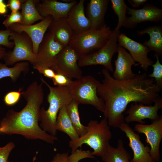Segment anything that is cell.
<instances>
[{
	"label": "cell",
	"mask_w": 162,
	"mask_h": 162,
	"mask_svg": "<svg viewBox=\"0 0 162 162\" xmlns=\"http://www.w3.org/2000/svg\"><path fill=\"white\" fill-rule=\"evenodd\" d=\"M86 127L87 131L84 135L75 140L69 142L71 153L83 144H86L93 149L92 155L101 157L107 149L112 137L107 119L104 118L100 122L91 120Z\"/></svg>",
	"instance_id": "4"
},
{
	"label": "cell",
	"mask_w": 162,
	"mask_h": 162,
	"mask_svg": "<svg viewBox=\"0 0 162 162\" xmlns=\"http://www.w3.org/2000/svg\"><path fill=\"white\" fill-rule=\"evenodd\" d=\"M127 12L130 16L127 17L123 26L127 28H134L143 22H158L162 19V9L149 4L140 9L128 7Z\"/></svg>",
	"instance_id": "14"
},
{
	"label": "cell",
	"mask_w": 162,
	"mask_h": 162,
	"mask_svg": "<svg viewBox=\"0 0 162 162\" xmlns=\"http://www.w3.org/2000/svg\"><path fill=\"white\" fill-rule=\"evenodd\" d=\"M35 2L32 0H25L22 4L21 13L22 17V24L31 25L35 22L42 20L45 18L37 10Z\"/></svg>",
	"instance_id": "25"
},
{
	"label": "cell",
	"mask_w": 162,
	"mask_h": 162,
	"mask_svg": "<svg viewBox=\"0 0 162 162\" xmlns=\"http://www.w3.org/2000/svg\"><path fill=\"white\" fill-rule=\"evenodd\" d=\"M78 60L74 51L68 46L64 47L58 55L51 68L56 73L62 74L70 79H79L83 76L78 64Z\"/></svg>",
	"instance_id": "9"
},
{
	"label": "cell",
	"mask_w": 162,
	"mask_h": 162,
	"mask_svg": "<svg viewBox=\"0 0 162 162\" xmlns=\"http://www.w3.org/2000/svg\"><path fill=\"white\" fill-rule=\"evenodd\" d=\"M148 34L150 36L148 41H145L143 44L150 50L154 51V56L162 55V28L159 26H153L138 31V35H142Z\"/></svg>",
	"instance_id": "22"
},
{
	"label": "cell",
	"mask_w": 162,
	"mask_h": 162,
	"mask_svg": "<svg viewBox=\"0 0 162 162\" xmlns=\"http://www.w3.org/2000/svg\"><path fill=\"white\" fill-rule=\"evenodd\" d=\"M88 158H94L95 157L92 155L90 150H83L81 148L77 149L72 153L68 156V160L69 162H79L82 159Z\"/></svg>",
	"instance_id": "30"
},
{
	"label": "cell",
	"mask_w": 162,
	"mask_h": 162,
	"mask_svg": "<svg viewBox=\"0 0 162 162\" xmlns=\"http://www.w3.org/2000/svg\"><path fill=\"white\" fill-rule=\"evenodd\" d=\"M66 106L62 107L59 111L56 120V129L57 130L67 134L71 140H75L79 136L68 115Z\"/></svg>",
	"instance_id": "24"
},
{
	"label": "cell",
	"mask_w": 162,
	"mask_h": 162,
	"mask_svg": "<svg viewBox=\"0 0 162 162\" xmlns=\"http://www.w3.org/2000/svg\"><path fill=\"white\" fill-rule=\"evenodd\" d=\"M162 108V98L160 96L155 101L154 105L134 103L125 113L128 115L124 117L125 122L128 124L135 122L144 124L145 122L143 120L145 119L154 121L159 117L158 112Z\"/></svg>",
	"instance_id": "12"
},
{
	"label": "cell",
	"mask_w": 162,
	"mask_h": 162,
	"mask_svg": "<svg viewBox=\"0 0 162 162\" xmlns=\"http://www.w3.org/2000/svg\"><path fill=\"white\" fill-rule=\"evenodd\" d=\"M109 2L108 0H90L87 6L86 16L91 22V29H99L105 24L104 17Z\"/></svg>",
	"instance_id": "20"
},
{
	"label": "cell",
	"mask_w": 162,
	"mask_h": 162,
	"mask_svg": "<svg viewBox=\"0 0 162 162\" xmlns=\"http://www.w3.org/2000/svg\"><path fill=\"white\" fill-rule=\"evenodd\" d=\"M128 2L134 7H138L144 4L147 1L146 0H128Z\"/></svg>",
	"instance_id": "39"
},
{
	"label": "cell",
	"mask_w": 162,
	"mask_h": 162,
	"mask_svg": "<svg viewBox=\"0 0 162 162\" xmlns=\"http://www.w3.org/2000/svg\"><path fill=\"white\" fill-rule=\"evenodd\" d=\"M80 104L73 99L70 103L66 106L68 115L73 125L79 136L84 135L87 131L86 126L81 122L78 110Z\"/></svg>",
	"instance_id": "26"
},
{
	"label": "cell",
	"mask_w": 162,
	"mask_h": 162,
	"mask_svg": "<svg viewBox=\"0 0 162 162\" xmlns=\"http://www.w3.org/2000/svg\"><path fill=\"white\" fill-rule=\"evenodd\" d=\"M29 64L27 62L17 63L12 67H9L5 64L0 63V80L6 77H10L16 81L22 73L28 71Z\"/></svg>",
	"instance_id": "27"
},
{
	"label": "cell",
	"mask_w": 162,
	"mask_h": 162,
	"mask_svg": "<svg viewBox=\"0 0 162 162\" xmlns=\"http://www.w3.org/2000/svg\"><path fill=\"white\" fill-rule=\"evenodd\" d=\"M22 21V17L21 13L19 11L11 12L10 14L8 15L3 24L7 29H8L14 24L18 23L21 24Z\"/></svg>",
	"instance_id": "32"
},
{
	"label": "cell",
	"mask_w": 162,
	"mask_h": 162,
	"mask_svg": "<svg viewBox=\"0 0 162 162\" xmlns=\"http://www.w3.org/2000/svg\"><path fill=\"white\" fill-rule=\"evenodd\" d=\"M53 21L50 16L45 17L39 22L34 25H24L16 23L13 24L8 29L18 32H24L30 38L33 44V52L38 54L39 46L47 28Z\"/></svg>",
	"instance_id": "15"
},
{
	"label": "cell",
	"mask_w": 162,
	"mask_h": 162,
	"mask_svg": "<svg viewBox=\"0 0 162 162\" xmlns=\"http://www.w3.org/2000/svg\"><path fill=\"white\" fill-rule=\"evenodd\" d=\"M118 128L124 132L129 140V146L133 152L130 162H155L150 154V148L141 141L139 135L128 124L124 122Z\"/></svg>",
	"instance_id": "16"
},
{
	"label": "cell",
	"mask_w": 162,
	"mask_h": 162,
	"mask_svg": "<svg viewBox=\"0 0 162 162\" xmlns=\"http://www.w3.org/2000/svg\"><path fill=\"white\" fill-rule=\"evenodd\" d=\"M112 8L118 18V23L115 29L120 30V28L124 26L127 16L128 6L124 0H111Z\"/></svg>",
	"instance_id": "28"
},
{
	"label": "cell",
	"mask_w": 162,
	"mask_h": 162,
	"mask_svg": "<svg viewBox=\"0 0 162 162\" xmlns=\"http://www.w3.org/2000/svg\"><path fill=\"white\" fill-rule=\"evenodd\" d=\"M42 82L34 81L22 95L26 104L20 111L9 110L0 122V134L20 135L29 140H40L53 144L58 140L56 136L44 131L39 126L40 106L43 103L44 92Z\"/></svg>",
	"instance_id": "2"
},
{
	"label": "cell",
	"mask_w": 162,
	"mask_h": 162,
	"mask_svg": "<svg viewBox=\"0 0 162 162\" xmlns=\"http://www.w3.org/2000/svg\"><path fill=\"white\" fill-rule=\"evenodd\" d=\"M15 146L13 142H10L3 147H0V162H9V155Z\"/></svg>",
	"instance_id": "34"
},
{
	"label": "cell",
	"mask_w": 162,
	"mask_h": 162,
	"mask_svg": "<svg viewBox=\"0 0 162 162\" xmlns=\"http://www.w3.org/2000/svg\"><path fill=\"white\" fill-rule=\"evenodd\" d=\"M119 46L128 50L135 62L140 65V67L145 71L154 62L148 57L150 50L144 46L130 38L124 33H120L118 37Z\"/></svg>",
	"instance_id": "13"
},
{
	"label": "cell",
	"mask_w": 162,
	"mask_h": 162,
	"mask_svg": "<svg viewBox=\"0 0 162 162\" xmlns=\"http://www.w3.org/2000/svg\"><path fill=\"white\" fill-rule=\"evenodd\" d=\"M101 73L104 79L99 83L97 92L104 101V118L110 126L118 128L125 122L123 113L129 103L152 105L160 97L161 90L154 79L148 77L146 73L136 74L130 80H118L105 68Z\"/></svg>",
	"instance_id": "1"
},
{
	"label": "cell",
	"mask_w": 162,
	"mask_h": 162,
	"mask_svg": "<svg viewBox=\"0 0 162 162\" xmlns=\"http://www.w3.org/2000/svg\"><path fill=\"white\" fill-rule=\"evenodd\" d=\"M38 152H37L36 153V154H35V156H34L33 158L32 162H34L35 161V160L36 159V156L38 154Z\"/></svg>",
	"instance_id": "42"
},
{
	"label": "cell",
	"mask_w": 162,
	"mask_h": 162,
	"mask_svg": "<svg viewBox=\"0 0 162 162\" xmlns=\"http://www.w3.org/2000/svg\"><path fill=\"white\" fill-rule=\"evenodd\" d=\"M34 69L37 70L40 73L43 74L46 77L52 79L56 73L51 68H42L38 66H33Z\"/></svg>",
	"instance_id": "37"
},
{
	"label": "cell",
	"mask_w": 162,
	"mask_h": 162,
	"mask_svg": "<svg viewBox=\"0 0 162 162\" xmlns=\"http://www.w3.org/2000/svg\"><path fill=\"white\" fill-rule=\"evenodd\" d=\"M40 80L48 88L50 92L47 97L49 103L48 109L45 110L43 107L40 109V127L46 133L56 136L57 131L56 122L59 111L62 107L69 104L73 97L69 87L51 86L42 76Z\"/></svg>",
	"instance_id": "3"
},
{
	"label": "cell",
	"mask_w": 162,
	"mask_h": 162,
	"mask_svg": "<svg viewBox=\"0 0 162 162\" xmlns=\"http://www.w3.org/2000/svg\"><path fill=\"white\" fill-rule=\"evenodd\" d=\"M134 130L146 136V142L150 147V154L153 160L159 161L160 160L159 147L162 138V115L152 121L149 124H137Z\"/></svg>",
	"instance_id": "10"
},
{
	"label": "cell",
	"mask_w": 162,
	"mask_h": 162,
	"mask_svg": "<svg viewBox=\"0 0 162 162\" xmlns=\"http://www.w3.org/2000/svg\"><path fill=\"white\" fill-rule=\"evenodd\" d=\"M11 31L8 29L0 30V46L8 48H12L14 45V43L10 42L9 36Z\"/></svg>",
	"instance_id": "35"
},
{
	"label": "cell",
	"mask_w": 162,
	"mask_h": 162,
	"mask_svg": "<svg viewBox=\"0 0 162 162\" xmlns=\"http://www.w3.org/2000/svg\"><path fill=\"white\" fill-rule=\"evenodd\" d=\"M156 59L155 63L152 66L153 67L152 73L148 75V77L153 78L156 84L161 90L162 89V65L160 62L159 56H154Z\"/></svg>",
	"instance_id": "29"
},
{
	"label": "cell",
	"mask_w": 162,
	"mask_h": 162,
	"mask_svg": "<svg viewBox=\"0 0 162 162\" xmlns=\"http://www.w3.org/2000/svg\"><path fill=\"white\" fill-rule=\"evenodd\" d=\"M6 52L5 48L2 46H0V59L3 58Z\"/></svg>",
	"instance_id": "41"
},
{
	"label": "cell",
	"mask_w": 162,
	"mask_h": 162,
	"mask_svg": "<svg viewBox=\"0 0 162 162\" xmlns=\"http://www.w3.org/2000/svg\"><path fill=\"white\" fill-rule=\"evenodd\" d=\"M116 59L114 60L115 70L112 77L118 80L134 78L136 74L132 70L133 65H137L129 53L123 47L118 46Z\"/></svg>",
	"instance_id": "18"
},
{
	"label": "cell",
	"mask_w": 162,
	"mask_h": 162,
	"mask_svg": "<svg viewBox=\"0 0 162 162\" xmlns=\"http://www.w3.org/2000/svg\"><path fill=\"white\" fill-rule=\"evenodd\" d=\"M100 82L93 76L88 75L72 80L69 87L73 98L79 104L92 105L104 113L105 108L104 102L98 96L97 92Z\"/></svg>",
	"instance_id": "6"
},
{
	"label": "cell",
	"mask_w": 162,
	"mask_h": 162,
	"mask_svg": "<svg viewBox=\"0 0 162 162\" xmlns=\"http://www.w3.org/2000/svg\"><path fill=\"white\" fill-rule=\"evenodd\" d=\"M52 79L54 85L60 87H69L73 80L64 75L58 73H56Z\"/></svg>",
	"instance_id": "33"
},
{
	"label": "cell",
	"mask_w": 162,
	"mask_h": 162,
	"mask_svg": "<svg viewBox=\"0 0 162 162\" xmlns=\"http://www.w3.org/2000/svg\"><path fill=\"white\" fill-rule=\"evenodd\" d=\"M9 39L13 40L14 46L12 51L7 52L4 57L5 64L8 66L25 61L33 65L37 55L33 52V44L29 36L24 32L11 31Z\"/></svg>",
	"instance_id": "7"
},
{
	"label": "cell",
	"mask_w": 162,
	"mask_h": 162,
	"mask_svg": "<svg viewBox=\"0 0 162 162\" xmlns=\"http://www.w3.org/2000/svg\"><path fill=\"white\" fill-rule=\"evenodd\" d=\"M101 157L104 162H130L131 155L124 148L121 139L118 140L116 147L110 144Z\"/></svg>",
	"instance_id": "23"
},
{
	"label": "cell",
	"mask_w": 162,
	"mask_h": 162,
	"mask_svg": "<svg viewBox=\"0 0 162 162\" xmlns=\"http://www.w3.org/2000/svg\"><path fill=\"white\" fill-rule=\"evenodd\" d=\"M23 0H9L7 6L9 8L12 12H17L21 8L22 4L24 2Z\"/></svg>",
	"instance_id": "36"
},
{
	"label": "cell",
	"mask_w": 162,
	"mask_h": 162,
	"mask_svg": "<svg viewBox=\"0 0 162 162\" xmlns=\"http://www.w3.org/2000/svg\"><path fill=\"white\" fill-rule=\"evenodd\" d=\"M68 152L58 153L54 157L51 162H69Z\"/></svg>",
	"instance_id": "38"
},
{
	"label": "cell",
	"mask_w": 162,
	"mask_h": 162,
	"mask_svg": "<svg viewBox=\"0 0 162 162\" xmlns=\"http://www.w3.org/2000/svg\"><path fill=\"white\" fill-rule=\"evenodd\" d=\"M120 30H112L110 37L106 44L98 51L79 58L78 64L79 67L92 65H101L109 71H114L112 64L113 55L117 52L118 37Z\"/></svg>",
	"instance_id": "8"
},
{
	"label": "cell",
	"mask_w": 162,
	"mask_h": 162,
	"mask_svg": "<svg viewBox=\"0 0 162 162\" xmlns=\"http://www.w3.org/2000/svg\"><path fill=\"white\" fill-rule=\"evenodd\" d=\"M64 48L49 31L44 35L40 45L33 66L51 68L54 64L57 56Z\"/></svg>",
	"instance_id": "11"
},
{
	"label": "cell",
	"mask_w": 162,
	"mask_h": 162,
	"mask_svg": "<svg viewBox=\"0 0 162 162\" xmlns=\"http://www.w3.org/2000/svg\"><path fill=\"white\" fill-rule=\"evenodd\" d=\"M22 88H20L18 91H11L7 93L4 97V104L8 106H11L17 103L22 95Z\"/></svg>",
	"instance_id": "31"
},
{
	"label": "cell",
	"mask_w": 162,
	"mask_h": 162,
	"mask_svg": "<svg viewBox=\"0 0 162 162\" xmlns=\"http://www.w3.org/2000/svg\"><path fill=\"white\" fill-rule=\"evenodd\" d=\"M7 5L4 3L2 0H0V14H3L6 12Z\"/></svg>",
	"instance_id": "40"
},
{
	"label": "cell",
	"mask_w": 162,
	"mask_h": 162,
	"mask_svg": "<svg viewBox=\"0 0 162 162\" xmlns=\"http://www.w3.org/2000/svg\"><path fill=\"white\" fill-rule=\"evenodd\" d=\"M77 3L75 1L68 2H62L55 0H43L37 3L36 9L42 16L52 17L53 20L66 19L72 7Z\"/></svg>",
	"instance_id": "17"
},
{
	"label": "cell",
	"mask_w": 162,
	"mask_h": 162,
	"mask_svg": "<svg viewBox=\"0 0 162 162\" xmlns=\"http://www.w3.org/2000/svg\"><path fill=\"white\" fill-rule=\"evenodd\" d=\"M48 28L56 40L64 47L68 46L74 34L66 19L53 20Z\"/></svg>",
	"instance_id": "21"
},
{
	"label": "cell",
	"mask_w": 162,
	"mask_h": 162,
	"mask_svg": "<svg viewBox=\"0 0 162 162\" xmlns=\"http://www.w3.org/2000/svg\"><path fill=\"white\" fill-rule=\"evenodd\" d=\"M84 2V0H80L74 5L66 19L75 34L82 33L91 28V22L85 14Z\"/></svg>",
	"instance_id": "19"
},
{
	"label": "cell",
	"mask_w": 162,
	"mask_h": 162,
	"mask_svg": "<svg viewBox=\"0 0 162 162\" xmlns=\"http://www.w3.org/2000/svg\"><path fill=\"white\" fill-rule=\"evenodd\" d=\"M106 24L100 28L92 29L74 34L68 46L74 51L79 59L93 53L103 47L112 33Z\"/></svg>",
	"instance_id": "5"
}]
</instances>
